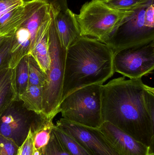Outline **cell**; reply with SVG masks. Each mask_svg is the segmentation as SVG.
I'll return each instance as SVG.
<instances>
[{"label": "cell", "instance_id": "obj_1", "mask_svg": "<svg viewBox=\"0 0 154 155\" xmlns=\"http://www.w3.org/2000/svg\"><path fill=\"white\" fill-rule=\"evenodd\" d=\"M102 114L104 122L153 149L154 88L142 78H118L103 85Z\"/></svg>", "mask_w": 154, "mask_h": 155}, {"label": "cell", "instance_id": "obj_2", "mask_svg": "<svg viewBox=\"0 0 154 155\" xmlns=\"http://www.w3.org/2000/svg\"><path fill=\"white\" fill-rule=\"evenodd\" d=\"M114 54L108 45L95 38L81 36L73 42L66 51L61 101L79 88L103 85L112 77Z\"/></svg>", "mask_w": 154, "mask_h": 155}, {"label": "cell", "instance_id": "obj_3", "mask_svg": "<svg viewBox=\"0 0 154 155\" xmlns=\"http://www.w3.org/2000/svg\"><path fill=\"white\" fill-rule=\"evenodd\" d=\"M52 7V19L48 32L50 64L43 86L42 114L47 118L53 120L60 113L67 50L61 44L55 25L56 10Z\"/></svg>", "mask_w": 154, "mask_h": 155}, {"label": "cell", "instance_id": "obj_4", "mask_svg": "<svg viewBox=\"0 0 154 155\" xmlns=\"http://www.w3.org/2000/svg\"><path fill=\"white\" fill-rule=\"evenodd\" d=\"M135 11L115 9L104 0H91L85 3L79 14H77L80 34L82 36L95 38L104 43Z\"/></svg>", "mask_w": 154, "mask_h": 155}, {"label": "cell", "instance_id": "obj_5", "mask_svg": "<svg viewBox=\"0 0 154 155\" xmlns=\"http://www.w3.org/2000/svg\"><path fill=\"white\" fill-rule=\"evenodd\" d=\"M102 87L103 85H90L69 94L60 105L62 118L85 126L99 128L104 122Z\"/></svg>", "mask_w": 154, "mask_h": 155}, {"label": "cell", "instance_id": "obj_6", "mask_svg": "<svg viewBox=\"0 0 154 155\" xmlns=\"http://www.w3.org/2000/svg\"><path fill=\"white\" fill-rule=\"evenodd\" d=\"M147 7L136 10L116 28L104 43L115 52L154 41V28L147 27L144 24L145 12Z\"/></svg>", "mask_w": 154, "mask_h": 155}, {"label": "cell", "instance_id": "obj_7", "mask_svg": "<svg viewBox=\"0 0 154 155\" xmlns=\"http://www.w3.org/2000/svg\"><path fill=\"white\" fill-rule=\"evenodd\" d=\"M42 116V114L28 110L21 100L16 99L0 117V134L20 147Z\"/></svg>", "mask_w": 154, "mask_h": 155}, {"label": "cell", "instance_id": "obj_8", "mask_svg": "<svg viewBox=\"0 0 154 155\" xmlns=\"http://www.w3.org/2000/svg\"><path fill=\"white\" fill-rule=\"evenodd\" d=\"M115 72L130 79L142 78L154 70V41L144 45L114 52Z\"/></svg>", "mask_w": 154, "mask_h": 155}, {"label": "cell", "instance_id": "obj_9", "mask_svg": "<svg viewBox=\"0 0 154 155\" xmlns=\"http://www.w3.org/2000/svg\"><path fill=\"white\" fill-rule=\"evenodd\" d=\"M57 127L71 136L90 155H121L105 139L98 128L85 126L63 118Z\"/></svg>", "mask_w": 154, "mask_h": 155}, {"label": "cell", "instance_id": "obj_10", "mask_svg": "<svg viewBox=\"0 0 154 155\" xmlns=\"http://www.w3.org/2000/svg\"><path fill=\"white\" fill-rule=\"evenodd\" d=\"M99 130L105 139L121 155H154L153 149L109 122L105 121Z\"/></svg>", "mask_w": 154, "mask_h": 155}, {"label": "cell", "instance_id": "obj_11", "mask_svg": "<svg viewBox=\"0 0 154 155\" xmlns=\"http://www.w3.org/2000/svg\"><path fill=\"white\" fill-rule=\"evenodd\" d=\"M52 19V7L50 5L49 9L45 14L38 28L33 49L31 53L46 74L50 64L48 32Z\"/></svg>", "mask_w": 154, "mask_h": 155}, {"label": "cell", "instance_id": "obj_12", "mask_svg": "<svg viewBox=\"0 0 154 155\" xmlns=\"http://www.w3.org/2000/svg\"><path fill=\"white\" fill-rule=\"evenodd\" d=\"M55 21L61 44L66 50L82 36L77 14L69 8L66 11L58 12L56 10Z\"/></svg>", "mask_w": 154, "mask_h": 155}, {"label": "cell", "instance_id": "obj_13", "mask_svg": "<svg viewBox=\"0 0 154 155\" xmlns=\"http://www.w3.org/2000/svg\"><path fill=\"white\" fill-rule=\"evenodd\" d=\"M45 2H47L43 0L24 1L23 4L14 10L7 21L0 26V37L14 35L36 10Z\"/></svg>", "mask_w": 154, "mask_h": 155}, {"label": "cell", "instance_id": "obj_14", "mask_svg": "<svg viewBox=\"0 0 154 155\" xmlns=\"http://www.w3.org/2000/svg\"><path fill=\"white\" fill-rule=\"evenodd\" d=\"M30 34L25 27L19 28L13 37L9 54L8 67L14 69L30 49Z\"/></svg>", "mask_w": 154, "mask_h": 155}, {"label": "cell", "instance_id": "obj_15", "mask_svg": "<svg viewBox=\"0 0 154 155\" xmlns=\"http://www.w3.org/2000/svg\"><path fill=\"white\" fill-rule=\"evenodd\" d=\"M19 99L16 92L14 69L0 71V117L12 102Z\"/></svg>", "mask_w": 154, "mask_h": 155}, {"label": "cell", "instance_id": "obj_16", "mask_svg": "<svg viewBox=\"0 0 154 155\" xmlns=\"http://www.w3.org/2000/svg\"><path fill=\"white\" fill-rule=\"evenodd\" d=\"M43 94V87L29 85L25 92L19 96V99L28 110L42 114Z\"/></svg>", "mask_w": 154, "mask_h": 155}, {"label": "cell", "instance_id": "obj_17", "mask_svg": "<svg viewBox=\"0 0 154 155\" xmlns=\"http://www.w3.org/2000/svg\"><path fill=\"white\" fill-rule=\"evenodd\" d=\"M54 125L52 120L47 118L36 132L32 134L34 150L39 151L46 146L49 141L51 134Z\"/></svg>", "mask_w": 154, "mask_h": 155}, {"label": "cell", "instance_id": "obj_18", "mask_svg": "<svg viewBox=\"0 0 154 155\" xmlns=\"http://www.w3.org/2000/svg\"><path fill=\"white\" fill-rule=\"evenodd\" d=\"M53 130L70 155H90L71 136L58 128L55 125Z\"/></svg>", "mask_w": 154, "mask_h": 155}, {"label": "cell", "instance_id": "obj_19", "mask_svg": "<svg viewBox=\"0 0 154 155\" xmlns=\"http://www.w3.org/2000/svg\"><path fill=\"white\" fill-rule=\"evenodd\" d=\"M14 73L16 92L19 97L29 85L28 55L24 57L14 68Z\"/></svg>", "mask_w": 154, "mask_h": 155}, {"label": "cell", "instance_id": "obj_20", "mask_svg": "<svg viewBox=\"0 0 154 155\" xmlns=\"http://www.w3.org/2000/svg\"><path fill=\"white\" fill-rule=\"evenodd\" d=\"M29 85L44 86L47 79V74L42 71L32 54H28Z\"/></svg>", "mask_w": 154, "mask_h": 155}, {"label": "cell", "instance_id": "obj_21", "mask_svg": "<svg viewBox=\"0 0 154 155\" xmlns=\"http://www.w3.org/2000/svg\"><path fill=\"white\" fill-rule=\"evenodd\" d=\"M105 2L115 9L123 11H134L147 7L154 0H104Z\"/></svg>", "mask_w": 154, "mask_h": 155}, {"label": "cell", "instance_id": "obj_22", "mask_svg": "<svg viewBox=\"0 0 154 155\" xmlns=\"http://www.w3.org/2000/svg\"><path fill=\"white\" fill-rule=\"evenodd\" d=\"M39 152L40 155H70L53 129L49 143Z\"/></svg>", "mask_w": 154, "mask_h": 155}, {"label": "cell", "instance_id": "obj_23", "mask_svg": "<svg viewBox=\"0 0 154 155\" xmlns=\"http://www.w3.org/2000/svg\"><path fill=\"white\" fill-rule=\"evenodd\" d=\"M13 35L6 37L0 47V71L8 67L10 50Z\"/></svg>", "mask_w": 154, "mask_h": 155}, {"label": "cell", "instance_id": "obj_24", "mask_svg": "<svg viewBox=\"0 0 154 155\" xmlns=\"http://www.w3.org/2000/svg\"><path fill=\"white\" fill-rule=\"evenodd\" d=\"M19 147L13 141L0 134V155H16Z\"/></svg>", "mask_w": 154, "mask_h": 155}, {"label": "cell", "instance_id": "obj_25", "mask_svg": "<svg viewBox=\"0 0 154 155\" xmlns=\"http://www.w3.org/2000/svg\"><path fill=\"white\" fill-rule=\"evenodd\" d=\"M24 0H0V18L21 6Z\"/></svg>", "mask_w": 154, "mask_h": 155}, {"label": "cell", "instance_id": "obj_26", "mask_svg": "<svg viewBox=\"0 0 154 155\" xmlns=\"http://www.w3.org/2000/svg\"><path fill=\"white\" fill-rule=\"evenodd\" d=\"M33 136L30 130L27 138L19 147L16 155H33Z\"/></svg>", "mask_w": 154, "mask_h": 155}, {"label": "cell", "instance_id": "obj_27", "mask_svg": "<svg viewBox=\"0 0 154 155\" xmlns=\"http://www.w3.org/2000/svg\"><path fill=\"white\" fill-rule=\"evenodd\" d=\"M154 2L146 8L144 15V24L147 27L154 28Z\"/></svg>", "mask_w": 154, "mask_h": 155}, {"label": "cell", "instance_id": "obj_28", "mask_svg": "<svg viewBox=\"0 0 154 155\" xmlns=\"http://www.w3.org/2000/svg\"><path fill=\"white\" fill-rule=\"evenodd\" d=\"M52 5L56 11H66L68 9L67 0H43Z\"/></svg>", "mask_w": 154, "mask_h": 155}, {"label": "cell", "instance_id": "obj_29", "mask_svg": "<svg viewBox=\"0 0 154 155\" xmlns=\"http://www.w3.org/2000/svg\"><path fill=\"white\" fill-rule=\"evenodd\" d=\"M7 37H0V47H1V45H2V44L3 43L5 40V38Z\"/></svg>", "mask_w": 154, "mask_h": 155}, {"label": "cell", "instance_id": "obj_30", "mask_svg": "<svg viewBox=\"0 0 154 155\" xmlns=\"http://www.w3.org/2000/svg\"><path fill=\"white\" fill-rule=\"evenodd\" d=\"M33 155H40L39 151H38V150H34V152H33Z\"/></svg>", "mask_w": 154, "mask_h": 155}]
</instances>
